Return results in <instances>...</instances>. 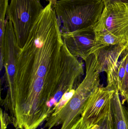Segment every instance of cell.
I'll return each instance as SVG.
<instances>
[{
  "mask_svg": "<svg viewBox=\"0 0 128 129\" xmlns=\"http://www.w3.org/2000/svg\"><path fill=\"white\" fill-rule=\"evenodd\" d=\"M44 9L40 0H10L6 18L12 22L19 47L23 45Z\"/></svg>",
  "mask_w": 128,
  "mask_h": 129,
  "instance_id": "obj_3",
  "label": "cell"
},
{
  "mask_svg": "<svg viewBox=\"0 0 128 129\" xmlns=\"http://www.w3.org/2000/svg\"><path fill=\"white\" fill-rule=\"evenodd\" d=\"M9 0H0V39L4 38Z\"/></svg>",
  "mask_w": 128,
  "mask_h": 129,
  "instance_id": "obj_10",
  "label": "cell"
},
{
  "mask_svg": "<svg viewBox=\"0 0 128 129\" xmlns=\"http://www.w3.org/2000/svg\"><path fill=\"white\" fill-rule=\"evenodd\" d=\"M12 91L1 105L16 129H37L82 81L84 63L65 45L56 23L38 21L18 47Z\"/></svg>",
  "mask_w": 128,
  "mask_h": 129,
  "instance_id": "obj_1",
  "label": "cell"
},
{
  "mask_svg": "<svg viewBox=\"0 0 128 129\" xmlns=\"http://www.w3.org/2000/svg\"><path fill=\"white\" fill-rule=\"evenodd\" d=\"M112 129H128V115L117 91H115L110 105Z\"/></svg>",
  "mask_w": 128,
  "mask_h": 129,
  "instance_id": "obj_9",
  "label": "cell"
},
{
  "mask_svg": "<svg viewBox=\"0 0 128 129\" xmlns=\"http://www.w3.org/2000/svg\"><path fill=\"white\" fill-rule=\"evenodd\" d=\"M62 39L71 53L85 60L97 45L94 27L62 33Z\"/></svg>",
  "mask_w": 128,
  "mask_h": 129,
  "instance_id": "obj_5",
  "label": "cell"
},
{
  "mask_svg": "<svg viewBox=\"0 0 128 129\" xmlns=\"http://www.w3.org/2000/svg\"><path fill=\"white\" fill-rule=\"evenodd\" d=\"M108 89L117 91L122 104L128 99V47L123 51L115 68L107 73Z\"/></svg>",
  "mask_w": 128,
  "mask_h": 129,
  "instance_id": "obj_7",
  "label": "cell"
},
{
  "mask_svg": "<svg viewBox=\"0 0 128 129\" xmlns=\"http://www.w3.org/2000/svg\"><path fill=\"white\" fill-rule=\"evenodd\" d=\"M1 129H7L8 125L10 123L9 116L7 113L3 111L2 108L1 109Z\"/></svg>",
  "mask_w": 128,
  "mask_h": 129,
  "instance_id": "obj_13",
  "label": "cell"
},
{
  "mask_svg": "<svg viewBox=\"0 0 128 129\" xmlns=\"http://www.w3.org/2000/svg\"><path fill=\"white\" fill-rule=\"evenodd\" d=\"M41 129H43V128H41Z\"/></svg>",
  "mask_w": 128,
  "mask_h": 129,
  "instance_id": "obj_17",
  "label": "cell"
},
{
  "mask_svg": "<svg viewBox=\"0 0 128 129\" xmlns=\"http://www.w3.org/2000/svg\"><path fill=\"white\" fill-rule=\"evenodd\" d=\"M126 103H127V107H126V109H127V112L128 115V99L126 101Z\"/></svg>",
  "mask_w": 128,
  "mask_h": 129,
  "instance_id": "obj_16",
  "label": "cell"
},
{
  "mask_svg": "<svg viewBox=\"0 0 128 129\" xmlns=\"http://www.w3.org/2000/svg\"><path fill=\"white\" fill-rule=\"evenodd\" d=\"M91 129H112L110 107L104 116L93 126Z\"/></svg>",
  "mask_w": 128,
  "mask_h": 129,
  "instance_id": "obj_11",
  "label": "cell"
},
{
  "mask_svg": "<svg viewBox=\"0 0 128 129\" xmlns=\"http://www.w3.org/2000/svg\"><path fill=\"white\" fill-rule=\"evenodd\" d=\"M128 47V43L106 45L98 42L92 53L96 56L99 72L107 73L115 68L123 51Z\"/></svg>",
  "mask_w": 128,
  "mask_h": 129,
  "instance_id": "obj_8",
  "label": "cell"
},
{
  "mask_svg": "<svg viewBox=\"0 0 128 129\" xmlns=\"http://www.w3.org/2000/svg\"><path fill=\"white\" fill-rule=\"evenodd\" d=\"M53 7L64 33L94 28L105 5L103 0H58Z\"/></svg>",
  "mask_w": 128,
  "mask_h": 129,
  "instance_id": "obj_2",
  "label": "cell"
},
{
  "mask_svg": "<svg viewBox=\"0 0 128 129\" xmlns=\"http://www.w3.org/2000/svg\"><path fill=\"white\" fill-rule=\"evenodd\" d=\"M115 91L106 87L98 88L88 100L82 117L94 123L97 122L106 114L110 107L111 101Z\"/></svg>",
  "mask_w": 128,
  "mask_h": 129,
  "instance_id": "obj_6",
  "label": "cell"
},
{
  "mask_svg": "<svg viewBox=\"0 0 128 129\" xmlns=\"http://www.w3.org/2000/svg\"><path fill=\"white\" fill-rule=\"evenodd\" d=\"M105 6L114 3H122L128 5V0H103Z\"/></svg>",
  "mask_w": 128,
  "mask_h": 129,
  "instance_id": "obj_14",
  "label": "cell"
},
{
  "mask_svg": "<svg viewBox=\"0 0 128 129\" xmlns=\"http://www.w3.org/2000/svg\"><path fill=\"white\" fill-rule=\"evenodd\" d=\"M46 1L49 2V3H51L53 7L58 0H46Z\"/></svg>",
  "mask_w": 128,
  "mask_h": 129,
  "instance_id": "obj_15",
  "label": "cell"
},
{
  "mask_svg": "<svg viewBox=\"0 0 128 129\" xmlns=\"http://www.w3.org/2000/svg\"><path fill=\"white\" fill-rule=\"evenodd\" d=\"M94 29L95 33H108L128 43V5L114 3L105 6Z\"/></svg>",
  "mask_w": 128,
  "mask_h": 129,
  "instance_id": "obj_4",
  "label": "cell"
},
{
  "mask_svg": "<svg viewBox=\"0 0 128 129\" xmlns=\"http://www.w3.org/2000/svg\"><path fill=\"white\" fill-rule=\"evenodd\" d=\"M94 125V123L85 120L81 117L72 129H91Z\"/></svg>",
  "mask_w": 128,
  "mask_h": 129,
  "instance_id": "obj_12",
  "label": "cell"
}]
</instances>
